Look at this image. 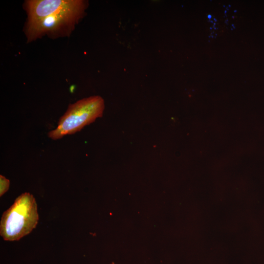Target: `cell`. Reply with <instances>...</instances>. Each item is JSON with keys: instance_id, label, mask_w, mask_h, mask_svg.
Listing matches in <instances>:
<instances>
[{"instance_id": "1", "label": "cell", "mask_w": 264, "mask_h": 264, "mask_svg": "<svg viewBox=\"0 0 264 264\" xmlns=\"http://www.w3.org/2000/svg\"><path fill=\"white\" fill-rule=\"evenodd\" d=\"M39 219L35 198L29 193H23L3 213L0 235L6 241H19L36 228Z\"/></svg>"}, {"instance_id": "2", "label": "cell", "mask_w": 264, "mask_h": 264, "mask_svg": "<svg viewBox=\"0 0 264 264\" xmlns=\"http://www.w3.org/2000/svg\"><path fill=\"white\" fill-rule=\"evenodd\" d=\"M105 104L100 96H92L70 104L58 122L57 128L48 133L53 140L80 131L103 115Z\"/></svg>"}, {"instance_id": "3", "label": "cell", "mask_w": 264, "mask_h": 264, "mask_svg": "<svg viewBox=\"0 0 264 264\" xmlns=\"http://www.w3.org/2000/svg\"><path fill=\"white\" fill-rule=\"evenodd\" d=\"M86 2L70 9L51 14L31 23H27L26 35L28 41L45 34L51 36L67 35L81 18L86 8Z\"/></svg>"}, {"instance_id": "4", "label": "cell", "mask_w": 264, "mask_h": 264, "mask_svg": "<svg viewBox=\"0 0 264 264\" xmlns=\"http://www.w3.org/2000/svg\"><path fill=\"white\" fill-rule=\"evenodd\" d=\"M86 2L81 0H31L25 2L27 23L41 20L54 13L77 7Z\"/></svg>"}, {"instance_id": "5", "label": "cell", "mask_w": 264, "mask_h": 264, "mask_svg": "<svg viewBox=\"0 0 264 264\" xmlns=\"http://www.w3.org/2000/svg\"><path fill=\"white\" fill-rule=\"evenodd\" d=\"M10 186V180L3 176L0 175V197L7 192Z\"/></svg>"}, {"instance_id": "6", "label": "cell", "mask_w": 264, "mask_h": 264, "mask_svg": "<svg viewBox=\"0 0 264 264\" xmlns=\"http://www.w3.org/2000/svg\"><path fill=\"white\" fill-rule=\"evenodd\" d=\"M110 264H115L114 263H112Z\"/></svg>"}]
</instances>
